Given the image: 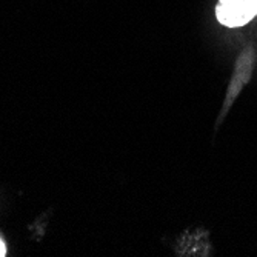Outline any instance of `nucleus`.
Segmentation results:
<instances>
[{"label":"nucleus","instance_id":"f257e3e1","mask_svg":"<svg viewBox=\"0 0 257 257\" xmlns=\"http://www.w3.org/2000/svg\"><path fill=\"white\" fill-rule=\"evenodd\" d=\"M257 16V0H219L216 17L225 27H243Z\"/></svg>","mask_w":257,"mask_h":257}]
</instances>
